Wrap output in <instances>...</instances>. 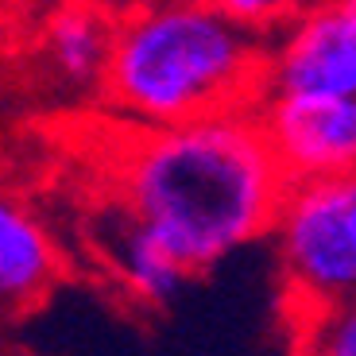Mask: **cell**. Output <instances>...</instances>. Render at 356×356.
Returning <instances> with one entry per match:
<instances>
[{"instance_id": "6da1fadb", "label": "cell", "mask_w": 356, "mask_h": 356, "mask_svg": "<svg viewBox=\"0 0 356 356\" xmlns=\"http://www.w3.org/2000/svg\"><path fill=\"white\" fill-rule=\"evenodd\" d=\"M286 182L256 113L136 128L113 152V205L202 275L264 241Z\"/></svg>"}, {"instance_id": "7a4b0ae2", "label": "cell", "mask_w": 356, "mask_h": 356, "mask_svg": "<svg viewBox=\"0 0 356 356\" xmlns=\"http://www.w3.org/2000/svg\"><path fill=\"white\" fill-rule=\"evenodd\" d=\"M97 97L136 128L256 113L267 97V39L205 0H136L116 12Z\"/></svg>"}, {"instance_id": "3957f363", "label": "cell", "mask_w": 356, "mask_h": 356, "mask_svg": "<svg viewBox=\"0 0 356 356\" xmlns=\"http://www.w3.org/2000/svg\"><path fill=\"white\" fill-rule=\"evenodd\" d=\"M267 236L291 321L356 298V170L291 178Z\"/></svg>"}, {"instance_id": "277c9868", "label": "cell", "mask_w": 356, "mask_h": 356, "mask_svg": "<svg viewBox=\"0 0 356 356\" xmlns=\"http://www.w3.org/2000/svg\"><path fill=\"white\" fill-rule=\"evenodd\" d=\"M256 120L286 178L356 170V93H267Z\"/></svg>"}, {"instance_id": "5b68a950", "label": "cell", "mask_w": 356, "mask_h": 356, "mask_svg": "<svg viewBox=\"0 0 356 356\" xmlns=\"http://www.w3.org/2000/svg\"><path fill=\"white\" fill-rule=\"evenodd\" d=\"M267 93H356V0H310L267 39Z\"/></svg>"}, {"instance_id": "8992f818", "label": "cell", "mask_w": 356, "mask_h": 356, "mask_svg": "<svg viewBox=\"0 0 356 356\" xmlns=\"http://www.w3.org/2000/svg\"><path fill=\"white\" fill-rule=\"evenodd\" d=\"M116 12L101 0H54L39 12L35 54L47 81L70 97H97L113 51Z\"/></svg>"}, {"instance_id": "52a82bcc", "label": "cell", "mask_w": 356, "mask_h": 356, "mask_svg": "<svg viewBox=\"0 0 356 356\" xmlns=\"http://www.w3.org/2000/svg\"><path fill=\"white\" fill-rule=\"evenodd\" d=\"M66 264L58 236L19 194L0 190V318L47 302Z\"/></svg>"}, {"instance_id": "ba28073f", "label": "cell", "mask_w": 356, "mask_h": 356, "mask_svg": "<svg viewBox=\"0 0 356 356\" xmlns=\"http://www.w3.org/2000/svg\"><path fill=\"white\" fill-rule=\"evenodd\" d=\"M101 248H105V264L113 279L140 306H167L190 279L186 267L143 225H136L120 205H113V217L101 232Z\"/></svg>"}, {"instance_id": "9c48e42d", "label": "cell", "mask_w": 356, "mask_h": 356, "mask_svg": "<svg viewBox=\"0 0 356 356\" xmlns=\"http://www.w3.org/2000/svg\"><path fill=\"white\" fill-rule=\"evenodd\" d=\"M294 325V356H356V298L306 314Z\"/></svg>"}, {"instance_id": "30bf717a", "label": "cell", "mask_w": 356, "mask_h": 356, "mask_svg": "<svg viewBox=\"0 0 356 356\" xmlns=\"http://www.w3.org/2000/svg\"><path fill=\"white\" fill-rule=\"evenodd\" d=\"M209 8H217L221 16H229L236 27L252 31L259 39H271L275 31H283L310 0H205Z\"/></svg>"}, {"instance_id": "8fae6325", "label": "cell", "mask_w": 356, "mask_h": 356, "mask_svg": "<svg viewBox=\"0 0 356 356\" xmlns=\"http://www.w3.org/2000/svg\"><path fill=\"white\" fill-rule=\"evenodd\" d=\"M51 0H0V24H24L27 16L43 12Z\"/></svg>"}, {"instance_id": "7c38bea8", "label": "cell", "mask_w": 356, "mask_h": 356, "mask_svg": "<svg viewBox=\"0 0 356 356\" xmlns=\"http://www.w3.org/2000/svg\"><path fill=\"white\" fill-rule=\"evenodd\" d=\"M101 4H108L113 12H120V8H128V4H136V0H101Z\"/></svg>"}]
</instances>
